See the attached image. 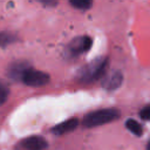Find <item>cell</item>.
<instances>
[{
  "label": "cell",
  "mask_w": 150,
  "mask_h": 150,
  "mask_svg": "<svg viewBox=\"0 0 150 150\" xmlns=\"http://www.w3.org/2000/svg\"><path fill=\"white\" fill-rule=\"evenodd\" d=\"M9 94V89L5 83H0V104L5 103Z\"/></svg>",
  "instance_id": "7c38bea8"
},
{
  "label": "cell",
  "mask_w": 150,
  "mask_h": 150,
  "mask_svg": "<svg viewBox=\"0 0 150 150\" xmlns=\"http://www.w3.org/2000/svg\"><path fill=\"white\" fill-rule=\"evenodd\" d=\"M125 127H127V129H128L129 131H131V132H132L134 135H136V136H141V135L143 134V128H142V125H141L137 121H135V120H132V118L127 120Z\"/></svg>",
  "instance_id": "30bf717a"
},
{
  "label": "cell",
  "mask_w": 150,
  "mask_h": 150,
  "mask_svg": "<svg viewBox=\"0 0 150 150\" xmlns=\"http://www.w3.org/2000/svg\"><path fill=\"white\" fill-rule=\"evenodd\" d=\"M18 36L12 32H1L0 33V47H6L11 43L18 41Z\"/></svg>",
  "instance_id": "9c48e42d"
},
{
  "label": "cell",
  "mask_w": 150,
  "mask_h": 150,
  "mask_svg": "<svg viewBox=\"0 0 150 150\" xmlns=\"http://www.w3.org/2000/svg\"><path fill=\"white\" fill-rule=\"evenodd\" d=\"M69 4L73 7L77 8V9H83V11L89 9L93 6V2L90 0H70Z\"/></svg>",
  "instance_id": "8fae6325"
},
{
  "label": "cell",
  "mask_w": 150,
  "mask_h": 150,
  "mask_svg": "<svg viewBox=\"0 0 150 150\" xmlns=\"http://www.w3.org/2000/svg\"><path fill=\"white\" fill-rule=\"evenodd\" d=\"M139 116L143 118V120H148L150 121V104L144 107L141 111H139Z\"/></svg>",
  "instance_id": "4fadbf2b"
},
{
  "label": "cell",
  "mask_w": 150,
  "mask_h": 150,
  "mask_svg": "<svg viewBox=\"0 0 150 150\" xmlns=\"http://www.w3.org/2000/svg\"><path fill=\"white\" fill-rule=\"evenodd\" d=\"M118 117H120V110H117L115 108L98 109V110L87 114L83 117V125L86 128L98 127V125L112 122V121L117 120Z\"/></svg>",
  "instance_id": "7a4b0ae2"
},
{
  "label": "cell",
  "mask_w": 150,
  "mask_h": 150,
  "mask_svg": "<svg viewBox=\"0 0 150 150\" xmlns=\"http://www.w3.org/2000/svg\"><path fill=\"white\" fill-rule=\"evenodd\" d=\"M123 81V75L121 71L115 70L112 73H110L109 75H105L103 81H102V87L107 90H115L117 89Z\"/></svg>",
  "instance_id": "8992f818"
},
{
  "label": "cell",
  "mask_w": 150,
  "mask_h": 150,
  "mask_svg": "<svg viewBox=\"0 0 150 150\" xmlns=\"http://www.w3.org/2000/svg\"><path fill=\"white\" fill-rule=\"evenodd\" d=\"M77 125H79V120L77 118H75V117L68 118V120L61 122L60 124L53 127L52 128V132L55 134V135H63V134L73 131Z\"/></svg>",
  "instance_id": "52a82bcc"
},
{
  "label": "cell",
  "mask_w": 150,
  "mask_h": 150,
  "mask_svg": "<svg viewBox=\"0 0 150 150\" xmlns=\"http://www.w3.org/2000/svg\"><path fill=\"white\" fill-rule=\"evenodd\" d=\"M21 81L30 87H42L49 82V75L45 71L29 67L22 75Z\"/></svg>",
  "instance_id": "3957f363"
},
{
  "label": "cell",
  "mask_w": 150,
  "mask_h": 150,
  "mask_svg": "<svg viewBox=\"0 0 150 150\" xmlns=\"http://www.w3.org/2000/svg\"><path fill=\"white\" fill-rule=\"evenodd\" d=\"M41 4L45 6H55L57 2L56 1H41Z\"/></svg>",
  "instance_id": "5bb4252c"
},
{
  "label": "cell",
  "mask_w": 150,
  "mask_h": 150,
  "mask_svg": "<svg viewBox=\"0 0 150 150\" xmlns=\"http://www.w3.org/2000/svg\"><path fill=\"white\" fill-rule=\"evenodd\" d=\"M108 62H109L108 57H97L94 61L89 62L77 73L79 81L83 83H90L101 79L102 76L105 75Z\"/></svg>",
  "instance_id": "6da1fadb"
},
{
  "label": "cell",
  "mask_w": 150,
  "mask_h": 150,
  "mask_svg": "<svg viewBox=\"0 0 150 150\" xmlns=\"http://www.w3.org/2000/svg\"><path fill=\"white\" fill-rule=\"evenodd\" d=\"M21 145L26 150H43L45 148L48 146V143L42 136L33 135V136H29L22 139Z\"/></svg>",
  "instance_id": "5b68a950"
},
{
  "label": "cell",
  "mask_w": 150,
  "mask_h": 150,
  "mask_svg": "<svg viewBox=\"0 0 150 150\" xmlns=\"http://www.w3.org/2000/svg\"><path fill=\"white\" fill-rule=\"evenodd\" d=\"M93 45V39L90 36H76L74 38L67 46L68 50L70 52L71 55H79L82 53H86L90 49Z\"/></svg>",
  "instance_id": "277c9868"
},
{
  "label": "cell",
  "mask_w": 150,
  "mask_h": 150,
  "mask_svg": "<svg viewBox=\"0 0 150 150\" xmlns=\"http://www.w3.org/2000/svg\"><path fill=\"white\" fill-rule=\"evenodd\" d=\"M29 68V66L27 64V62H22V61H16L15 63L11 64L8 68V76L11 79H13L14 81H21L23 73Z\"/></svg>",
  "instance_id": "ba28073f"
},
{
  "label": "cell",
  "mask_w": 150,
  "mask_h": 150,
  "mask_svg": "<svg viewBox=\"0 0 150 150\" xmlns=\"http://www.w3.org/2000/svg\"><path fill=\"white\" fill-rule=\"evenodd\" d=\"M146 148H148V150H150V141H149V143H148V146H146Z\"/></svg>",
  "instance_id": "9a60e30c"
}]
</instances>
